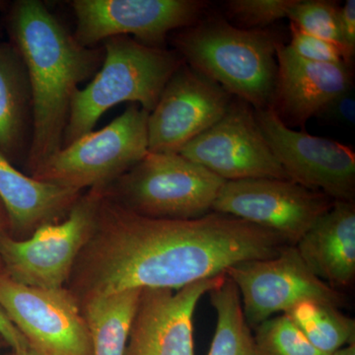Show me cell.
Listing matches in <instances>:
<instances>
[{"label":"cell","mask_w":355,"mask_h":355,"mask_svg":"<svg viewBox=\"0 0 355 355\" xmlns=\"http://www.w3.org/2000/svg\"><path fill=\"white\" fill-rule=\"evenodd\" d=\"M287 246L273 231L219 212L193 219L139 216L106 191L65 287L79 304L128 289L179 291L236 263L277 257Z\"/></svg>","instance_id":"6da1fadb"},{"label":"cell","mask_w":355,"mask_h":355,"mask_svg":"<svg viewBox=\"0 0 355 355\" xmlns=\"http://www.w3.org/2000/svg\"><path fill=\"white\" fill-rule=\"evenodd\" d=\"M6 29L31 86L32 140L23 169L32 177L62 148L72 100L101 67L104 50L81 46L41 0L10 4Z\"/></svg>","instance_id":"7a4b0ae2"},{"label":"cell","mask_w":355,"mask_h":355,"mask_svg":"<svg viewBox=\"0 0 355 355\" xmlns=\"http://www.w3.org/2000/svg\"><path fill=\"white\" fill-rule=\"evenodd\" d=\"M277 44L266 30L240 29L217 19L190 26L174 38L191 67L256 110L272 107Z\"/></svg>","instance_id":"3957f363"},{"label":"cell","mask_w":355,"mask_h":355,"mask_svg":"<svg viewBox=\"0 0 355 355\" xmlns=\"http://www.w3.org/2000/svg\"><path fill=\"white\" fill-rule=\"evenodd\" d=\"M104 60L72 100L62 147L94 130L103 114L121 103L139 104L149 114L174 72L184 64L174 51L118 36L102 44Z\"/></svg>","instance_id":"277c9868"},{"label":"cell","mask_w":355,"mask_h":355,"mask_svg":"<svg viewBox=\"0 0 355 355\" xmlns=\"http://www.w3.org/2000/svg\"><path fill=\"white\" fill-rule=\"evenodd\" d=\"M225 182L180 154L149 153L106 191L139 216L193 219L212 211Z\"/></svg>","instance_id":"5b68a950"},{"label":"cell","mask_w":355,"mask_h":355,"mask_svg":"<svg viewBox=\"0 0 355 355\" xmlns=\"http://www.w3.org/2000/svg\"><path fill=\"white\" fill-rule=\"evenodd\" d=\"M148 116L130 104L102 130L62 147L32 178L79 191L110 186L149 153Z\"/></svg>","instance_id":"8992f818"},{"label":"cell","mask_w":355,"mask_h":355,"mask_svg":"<svg viewBox=\"0 0 355 355\" xmlns=\"http://www.w3.org/2000/svg\"><path fill=\"white\" fill-rule=\"evenodd\" d=\"M106 189H89L64 220L39 228L28 239L2 236L0 258L7 277L36 288L65 287L77 256L92 234Z\"/></svg>","instance_id":"52a82bcc"},{"label":"cell","mask_w":355,"mask_h":355,"mask_svg":"<svg viewBox=\"0 0 355 355\" xmlns=\"http://www.w3.org/2000/svg\"><path fill=\"white\" fill-rule=\"evenodd\" d=\"M0 308L40 355H92L78 301L67 288H36L0 273Z\"/></svg>","instance_id":"ba28073f"},{"label":"cell","mask_w":355,"mask_h":355,"mask_svg":"<svg viewBox=\"0 0 355 355\" xmlns=\"http://www.w3.org/2000/svg\"><path fill=\"white\" fill-rule=\"evenodd\" d=\"M333 203L321 191L291 180L257 178L225 182L212 211L268 229L296 246Z\"/></svg>","instance_id":"9c48e42d"},{"label":"cell","mask_w":355,"mask_h":355,"mask_svg":"<svg viewBox=\"0 0 355 355\" xmlns=\"http://www.w3.org/2000/svg\"><path fill=\"white\" fill-rule=\"evenodd\" d=\"M225 275L239 291L251 328L256 329L275 313H286L300 301H324L338 308L345 304V294L311 272L296 246H287L273 258L236 263Z\"/></svg>","instance_id":"30bf717a"},{"label":"cell","mask_w":355,"mask_h":355,"mask_svg":"<svg viewBox=\"0 0 355 355\" xmlns=\"http://www.w3.org/2000/svg\"><path fill=\"white\" fill-rule=\"evenodd\" d=\"M69 3L76 19L74 38L86 48L130 35L146 46L162 48L170 32L193 26L207 6L197 0H72Z\"/></svg>","instance_id":"8fae6325"},{"label":"cell","mask_w":355,"mask_h":355,"mask_svg":"<svg viewBox=\"0 0 355 355\" xmlns=\"http://www.w3.org/2000/svg\"><path fill=\"white\" fill-rule=\"evenodd\" d=\"M254 116L291 181L333 200L354 202L355 154L350 147L291 130L272 107L256 110Z\"/></svg>","instance_id":"7c38bea8"},{"label":"cell","mask_w":355,"mask_h":355,"mask_svg":"<svg viewBox=\"0 0 355 355\" xmlns=\"http://www.w3.org/2000/svg\"><path fill=\"white\" fill-rule=\"evenodd\" d=\"M227 181L272 178L289 180L247 103L231 102L218 123L179 153Z\"/></svg>","instance_id":"4fadbf2b"},{"label":"cell","mask_w":355,"mask_h":355,"mask_svg":"<svg viewBox=\"0 0 355 355\" xmlns=\"http://www.w3.org/2000/svg\"><path fill=\"white\" fill-rule=\"evenodd\" d=\"M231 102V95L221 86L184 62L149 114V153H179L218 123Z\"/></svg>","instance_id":"5bb4252c"},{"label":"cell","mask_w":355,"mask_h":355,"mask_svg":"<svg viewBox=\"0 0 355 355\" xmlns=\"http://www.w3.org/2000/svg\"><path fill=\"white\" fill-rule=\"evenodd\" d=\"M225 275L172 291L142 288L123 355H195L193 315L200 299Z\"/></svg>","instance_id":"9a60e30c"},{"label":"cell","mask_w":355,"mask_h":355,"mask_svg":"<svg viewBox=\"0 0 355 355\" xmlns=\"http://www.w3.org/2000/svg\"><path fill=\"white\" fill-rule=\"evenodd\" d=\"M277 87L272 108L284 123L303 125L343 93L354 88L350 65L319 64L277 44Z\"/></svg>","instance_id":"2e32d148"},{"label":"cell","mask_w":355,"mask_h":355,"mask_svg":"<svg viewBox=\"0 0 355 355\" xmlns=\"http://www.w3.org/2000/svg\"><path fill=\"white\" fill-rule=\"evenodd\" d=\"M83 193L40 182L0 155V200L14 239H28L39 228L64 220Z\"/></svg>","instance_id":"e0dca14e"},{"label":"cell","mask_w":355,"mask_h":355,"mask_svg":"<svg viewBox=\"0 0 355 355\" xmlns=\"http://www.w3.org/2000/svg\"><path fill=\"white\" fill-rule=\"evenodd\" d=\"M296 248L320 279L338 291L352 286L355 279L354 202L334 200Z\"/></svg>","instance_id":"ac0fdd59"},{"label":"cell","mask_w":355,"mask_h":355,"mask_svg":"<svg viewBox=\"0 0 355 355\" xmlns=\"http://www.w3.org/2000/svg\"><path fill=\"white\" fill-rule=\"evenodd\" d=\"M33 132L29 76L10 42L0 41V155L24 167Z\"/></svg>","instance_id":"d6986e66"},{"label":"cell","mask_w":355,"mask_h":355,"mask_svg":"<svg viewBox=\"0 0 355 355\" xmlns=\"http://www.w3.org/2000/svg\"><path fill=\"white\" fill-rule=\"evenodd\" d=\"M141 289H128L79 304L92 340V355H123Z\"/></svg>","instance_id":"ffe728a7"},{"label":"cell","mask_w":355,"mask_h":355,"mask_svg":"<svg viewBox=\"0 0 355 355\" xmlns=\"http://www.w3.org/2000/svg\"><path fill=\"white\" fill-rule=\"evenodd\" d=\"M209 294L216 313V328L207 355H259L234 282L225 275L221 284Z\"/></svg>","instance_id":"44dd1931"},{"label":"cell","mask_w":355,"mask_h":355,"mask_svg":"<svg viewBox=\"0 0 355 355\" xmlns=\"http://www.w3.org/2000/svg\"><path fill=\"white\" fill-rule=\"evenodd\" d=\"M286 314L308 340L327 354L355 343V321L340 308L319 300H303Z\"/></svg>","instance_id":"7402d4cb"},{"label":"cell","mask_w":355,"mask_h":355,"mask_svg":"<svg viewBox=\"0 0 355 355\" xmlns=\"http://www.w3.org/2000/svg\"><path fill=\"white\" fill-rule=\"evenodd\" d=\"M254 338L259 355H330L315 347L286 314L259 324Z\"/></svg>","instance_id":"603a6c76"},{"label":"cell","mask_w":355,"mask_h":355,"mask_svg":"<svg viewBox=\"0 0 355 355\" xmlns=\"http://www.w3.org/2000/svg\"><path fill=\"white\" fill-rule=\"evenodd\" d=\"M338 10L340 7L334 1L296 0L287 17L292 24L306 34L333 42L345 49L340 35Z\"/></svg>","instance_id":"cb8c5ba5"},{"label":"cell","mask_w":355,"mask_h":355,"mask_svg":"<svg viewBox=\"0 0 355 355\" xmlns=\"http://www.w3.org/2000/svg\"><path fill=\"white\" fill-rule=\"evenodd\" d=\"M296 0H230L228 13L247 27H263L288 16Z\"/></svg>","instance_id":"d4e9b609"},{"label":"cell","mask_w":355,"mask_h":355,"mask_svg":"<svg viewBox=\"0 0 355 355\" xmlns=\"http://www.w3.org/2000/svg\"><path fill=\"white\" fill-rule=\"evenodd\" d=\"M291 31V42L288 46L299 58L319 64H352V58L340 44L306 34L292 23Z\"/></svg>","instance_id":"484cf974"},{"label":"cell","mask_w":355,"mask_h":355,"mask_svg":"<svg viewBox=\"0 0 355 355\" xmlns=\"http://www.w3.org/2000/svg\"><path fill=\"white\" fill-rule=\"evenodd\" d=\"M318 118L326 123L352 127L355 123V97L354 88L343 93L329 103L319 114Z\"/></svg>","instance_id":"4316f807"},{"label":"cell","mask_w":355,"mask_h":355,"mask_svg":"<svg viewBox=\"0 0 355 355\" xmlns=\"http://www.w3.org/2000/svg\"><path fill=\"white\" fill-rule=\"evenodd\" d=\"M340 35L343 44L354 58L355 51V1L347 0L345 6L338 10Z\"/></svg>","instance_id":"83f0119b"},{"label":"cell","mask_w":355,"mask_h":355,"mask_svg":"<svg viewBox=\"0 0 355 355\" xmlns=\"http://www.w3.org/2000/svg\"><path fill=\"white\" fill-rule=\"evenodd\" d=\"M0 336L12 347L13 352L29 345L25 336L14 326L1 308H0Z\"/></svg>","instance_id":"f1b7e54d"},{"label":"cell","mask_w":355,"mask_h":355,"mask_svg":"<svg viewBox=\"0 0 355 355\" xmlns=\"http://www.w3.org/2000/svg\"><path fill=\"white\" fill-rule=\"evenodd\" d=\"M6 234L10 235V220H9L6 207H4L2 200H0V238ZM0 273H4L1 258H0Z\"/></svg>","instance_id":"f546056e"},{"label":"cell","mask_w":355,"mask_h":355,"mask_svg":"<svg viewBox=\"0 0 355 355\" xmlns=\"http://www.w3.org/2000/svg\"><path fill=\"white\" fill-rule=\"evenodd\" d=\"M331 355H355V343H350V345H347V347L336 350V352Z\"/></svg>","instance_id":"4dcf8cb0"},{"label":"cell","mask_w":355,"mask_h":355,"mask_svg":"<svg viewBox=\"0 0 355 355\" xmlns=\"http://www.w3.org/2000/svg\"><path fill=\"white\" fill-rule=\"evenodd\" d=\"M14 355H40L38 352H35L30 345L23 347V349L13 352Z\"/></svg>","instance_id":"1f68e13d"},{"label":"cell","mask_w":355,"mask_h":355,"mask_svg":"<svg viewBox=\"0 0 355 355\" xmlns=\"http://www.w3.org/2000/svg\"><path fill=\"white\" fill-rule=\"evenodd\" d=\"M6 7V1H1L0 0V11H3L4 8Z\"/></svg>","instance_id":"d6a6232c"},{"label":"cell","mask_w":355,"mask_h":355,"mask_svg":"<svg viewBox=\"0 0 355 355\" xmlns=\"http://www.w3.org/2000/svg\"><path fill=\"white\" fill-rule=\"evenodd\" d=\"M4 355H14V354L12 352V354H4Z\"/></svg>","instance_id":"836d02e7"}]
</instances>
